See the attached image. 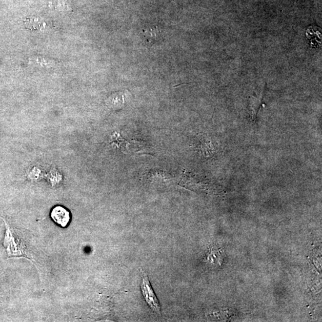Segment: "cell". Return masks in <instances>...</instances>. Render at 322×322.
<instances>
[{"label": "cell", "mask_w": 322, "mask_h": 322, "mask_svg": "<svg viewBox=\"0 0 322 322\" xmlns=\"http://www.w3.org/2000/svg\"><path fill=\"white\" fill-rule=\"evenodd\" d=\"M3 220L5 223L6 228L3 244L6 248L8 257H24L29 259L26 253V246L5 219H3Z\"/></svg>", "instance_id": "6da1fadb"}, {"label": "cell", "mask_w": 322, "mask_h": 322, "mask_svg": "<svg viewBox=\"0 0 322 322\" xmlns=\"http://www.w3.org/2000/svg\"><path fill=\"white\" fill-rule=\"evenodd\" d=\"M53 220L62 228H66L71 221V215L67 208L61 206L54 207L51 213Z\"/></svg>", "instance_id": "277c9868"}, {"label": "cell", "mask_w": 322, "mask_h": 322, "mask_svg": "<svg viewBox=\"0 0 322 322\" xmlns=\"http://www.w3.org/2000/svg\"><path fill=\"white\" fill-rule=\"evenodd\" d=\"M26 28L31 30H42L45 27V24L40 21L38 18H29L25 21Z\"/></svg>", "instance_id": "8992f818"}, {"label": "cell", "mask_w": 322, "mask_h": 322, "mask_svg": "<svg viewBox=\"0 0 322 322\" xmlns=\"http://www.w3.org/2000/svg\"><path fill=\"white\" fill-rule=\"evenodd\" d=\"M141 290L143 295L148 303V306L151 307L156 313L160 314V307L158 298H157L154 291L151 287L148 275L144 274L143 276L141 283Z\"/></svg>", "instance_id": "7a4b0ae2"}, {"label": "cell", "mask_w": 322, "mask_h": 322, "mask_svg": "<svg viewBox=\"0 0 322 322\" xmlns=\"http://www.w3.org/2000/svg\"><path fill=\"white\" fill-rule=\"evenodd\" d=\"M265 87H263L258 93L252 96L249 100L248 112L252 122L257 119L258 113L262 107L263 98L265 96Z\"/></svg>", "instance_id": "3957f363"}, {"label": "cell", "mask_w": 322, "mask_h": 322, "mask_svg": "<svg viewBox=\"0 0 322 322\" xmlns=\"http://www.w3.org/2000/svg\"><path fill=\"white\" fill-rule=\"evenodd\" d=\"M142 34L146 44L149 46H152L159 39L160 31L158 27L152 26L143 29Z\"/></svg>", "instance_id": "5b68a950"}, {"label": "cell", "mask_w": 322, "mask_h": 322, "mask_svg": "<svg viewBox=\"0 0 322 322\" xmlns=\"http://www.w3.org/2000/svg\"><path fill=\"white\" fill-rule=\"evenodd\" d=\"M133 151L135 153H141V154H151L152 151L147 145L142 142H133Z\"/></svg>", "instance_id": "52a82bcc"}]
</instances>
